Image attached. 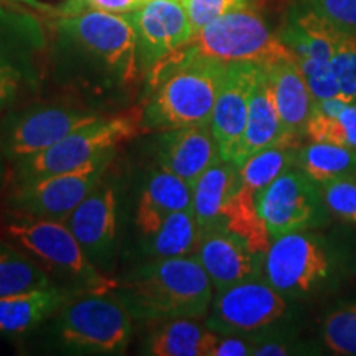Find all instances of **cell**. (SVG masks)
Here are the masks:
<instances>
[{
  "label": "cell",
  "instance_id": "24",
  "mask_svg": "<svg viewBox=\"0 0 356 356\" xmlns=\"http://www.w3.org/2000/svg\"><path fill=\"white\" fill-rule=\"evenodd\" d=\"M302 139L304 137L284 134L275 144L248 157L239 165V185L256 197L279 175L297 167V155L304 145Z\"/></svg>",
  "mask_w": 356,
  "mask_h": 356
},
{
  "label": "cell",
  "instance_id": "15",
  "mask_svg": "<svg viewBox=\"0 0 356 356\" xmlns=\"http://www.w3.org/2000/svg\"><path fill=\"white\" fill-rule=\"evenodd\" d=\"M193 256L210 275L216 292L244 280L262 277L264 256L256 254L244 239L225 225L203 229Z\"/></svg>",
  "mask_w": 356,
  "mask_h": 356
},
{
  "label": "cell",
  "instance_id": "22",
  "mask_svg": "<svg viewBox=\"0 0 356 356\" xmlns=\"http://www.w3.org/2000/svg\"><path fill=\"white\" fill-rule=\"evenodd\" d=\"M239 186V167L229 160H218L195 181L191 207L200 229L222 225V213Z\"/></svg>",
  "mask_w": 356,
  "mask_h": 356
},
{
  "label": "cell",
  "instance_id": "5",
  "mask_svg": "<svg viewBox=\"0 0 356 356\" xmlns=\"http://www.w3.org/2000/svg\"><path fill=\"white\" fill-rule=\"evenodd\" d=\"M6 231L13 241L37 257L44 270L68 280L78 292L115 289L118 280L99 273L63 221L19 215V220L8 222Z\"/></svg>",
  "mask_w": 356,
  "mask_h": 356
},
{
  "label": "cell",
  "instance_id": "25",
  "mask_svg": "<svg viewBox=\"0 0 356 356\" xmlns=\"http://www.w3.org/2000/svg\"><path fill=\"white\" fill-rule=\"evenodd\" d=\"M312 142H328L356 149V104L343 99L315 101L305 127Z\"/></svg>",
  "mask_w": 356,
  "mask_h": 356
},
{
  "label": "cell",
  "instance_id": "1",
  "mask_svg": "<svg viewBox=\"0 0 356 356\" xmlns=\"http://www.w3.org/2000/svg\"><path fill=\"white\" fill-rule=\"evenodd\" d=\"M213 282L195 256L155 257L115 284L114 293L134 320L162 323L207 317Z\"/></svg>",
  "mask_w": 356,
  "mask_h": 356
},
{
  "label": "cell",
  "instance_id": "28",
  "mask_svg": "<svg viewBox=\"0 0 356 356\" xmlns=\"http://www.w3.org/2000/svg\"><path fill=\"white\" fill-rule=\"evenodd\" d=\"M222 225L244 239L248 246L259 256L266 254L270 241H273L264 221L259 216V211H257L256 197L249 190L243 188L241 185L238 186L222 213Z\"/></svg>",
  "mask_w": 356,
  "mask_h": 356
},
{
  "label": "cell",
  "instance_id": "37",
  "mask_svg": "<svg viewBox=\"0 0 356 356\" xmlns=\"http://www.w3.org/2000/svg\"><path fill=\"white\" fill-rule=\"evenodd\" d=\"M147 0H71L61 12L79 10V8H97L113 13H131L140 8Z\"/></svg>",
  "mask_w": 356,
  "mask_h": 356
},
{
  "label": "cell",
  "instance_id": "33",
  "mask_svg": "<svg viewBox=\"0 0 356 356\" xmlns=\"http://www.w3.org/2000/svg\"><path fill=\"white\" fill-rule=\"evenodd\" d=\"M302 74H304L309 89L315 101L320 99H341L340 86H338L335 71L332 63L315 60H297Z\"/></svg>",
  "mask_w": 356,
  "mask_h": 356
},
{
  "label": "cell",
  "instance_id": "17",
  "mask_svg": "<svg viewBox=\"0 0 356 356\" xmlns=\"http://www.w3.org/2000/svg\"><path fill=\"white\" fill-rule=\"evenodd\" d=\"M159 165L184 178L193 188L195 181L213 163L221 160L210 124L163 131L157 144Z\"/></svg>",
  "mask_w": 356,
  "mask_h": 356
},
{
  "label": "cell",
  "instance_id": "35",
  "mask_svg": "<svg viewBox=\"0 0 356 356\" xmlns=\"http://www.w3.org/2000/svg\"><path fill=\"white\" fill-rule=\"evenodd\" d=\"M310 8L340 32L356 35V0H310Z\"/></svg>",
  "mask_w": 356,
  "mask_h": 356
},
{
  "label": "cell",
  "instance_id": "12",
  "mask_svg": "<svg viewBox=\"0 0 356 356\" xmlns=\"http://www.w3.org/2000/svg\"><path fill=\"white\" fill-rule=\"evenodd\" d=\"M129 17L137 32L139 60L149 73L178 55L193 37L184 0H147Z\"/></svg>",
  "mask_w": 356,
  "mask_h": 356
},
{
  "label": "cell",
  "instance_id": "32",
  "mask_svg": "<svg viewBox=\"0 0 356 356\" xmlns=\"http://www.w3.org/2000/svg\"><path fill=\"white\" fill-rule=\"evenodd\" d=\"M320 188L330 215L356 225V177L338 178L320 185Z\"/></svg>",
  "mask_w": 356,
  "mask_h": 356
},
{
  "label": "cell",
  "instance_id": "36",
  "mask_svg": "<svg viewBox=\"0 0 356 356\" xmlns=\"http://www.w3.org/2000/svg\"><path fill=\"white\" fill-rule=\"evenodd\" d=\"M257 335H221L218 333L210 356H246L252 355Z\"/></svg>",
  "mask_w": 356,
  "mask_h": 356
},
{
  "label": "cell",
  "instance_id": "14",
  "mask_svg": "<svg viewBox=\"0 0 356 356\" xmlns=\"http://www.w3.org/2000/svg\"><path fill=\"white\" fill-rule=\"evenodd\" d=\"M262 66L254 63H228L220 95L211 115V131L221 157L234 162L248 122L249 101Z\"/></svg>",
  "mask_w": 356,
  "mask_h": 356
},
{
  "label": "cell",
  "instance_id": "23",
  "mask_svg": "<svg viewBox=\"0 0 356 356\" xmlns=\"http://www.w3.org/2000/svg\"><path fill=\"white\" fill-rule=\"evenodd\" d=\"M216 332L202 327L195 318H175L162 325L147 338L145 351L154 356H210Z\"/></svg>",
  "mask_w": 356,
  "mask_h": 356
},
{
  "label": "cell",
  "instance_id": "21",
  "mask_svg": "<svg viewBox=\"0 0 356 356\" xmlns=\"http://www.w3.org/2000/svg\"><path fill=\"white\" fill-rule=\"evenodd\" d=\"M73 293V289L50 286L0 297V333L17 335L32 330L56 315Z\"/></svg>",
  "mask_w": 356,
  "mask_h": 356
},
{
  "label": "cell",
  "instance_id": "13",
  "mask_svg": "<svg viewBox=\"0 0 356 356\" xmlns=\"http://www.w3.org/2000/svg\"><path fill=\"white\" fill-rule=\"evenodd\" d=\"M63 222L97 269L113 262L118 238V198L113 185H97Z\"/></svg>",
  "mask_w": 356,
  "mask_h": 356
},
{
  "label": "cell",
  "instance_id": "20",
  "mask_svg": "<svg viewBox=\"0 0 356 356\" xmlns=\"http://www.w3.org/2000/svg\"><path fill=\"white\" fill-rule=\"evenodd\" d=\"M282 136V122H280L277 104H275L273 83H270L267 68L262 66L254 89H252L251 101H249L246 129H244L234 163L239 167L248 157L275 144Z\"/></svg>",
  "mask_w": 356,
  "mask_h": 356
},
{
  "label": "cell",
  "instance_id": "2",
  "mask_svg": "<svg viewBox=\"0 0 356 356\" xmlns=\"http://www.w3.org/2000/svg\"><path fill=\"white\" fill-rule=\"evenodd\" d=\"M226 65L184 48L152 71L154 95L142 109V129L170 131L210 124Z\"/></svg>",
  "mask_w": 356,
  "mask_h": 356
},
{
  "label": "cell",
  "instance_id": "30",
  "mask_svg": "<svg viewBox=\"0 0 356 356\" xmlns=\"http://www.w3.org/2000/svg\"><path fill=\"white\" fill-rule=\"evenodd\" d=\"M322 340L338 356H356V302L340 304L322 323Z\"/></svg>",
  "mask_w": 356,
  "mask_h": 356
},
{
  "label": "cell",
  "instance_id": "18",
  "mask_svg": "<svg viewBox=\"0 0 356 356\" xmlns=\"http://www.w3.org/2000/svg\"><path fill=\"white\" fill-rule=\"evenodd\" d=\"M193 188L184 178L159 167L147 178L137 204L136 222L144 236L157 231L172 213L191 208Z\"/></svg>",
  "mask_w": 356,
  "mask_h": 356
},
{
  "label": "cell",
  "instance_id": "26",
  "mask_svg": "<svg viewBox=\"0 0 356 356\" xmlns=\"http://www.w3.org/2000/svg\"><path fill=\"white\" fill-rule=\"evenodd\" d=\"M297 167L320 185L356 177V149L310 140L299 149Z\"/></svg>",
  "mask_w": 356,
  "mask_h": 356
},
{
  "label": "cell",
  "instance_id": "10",
  "mask_svg": "<svg viewBox=\"0 0 356 356\" xmlns=\"http://www.w3.org/2000/svg\"><path fill=\"white\" fill-rule=\"evenodd\" d=\"M256 207L273 239L292 231L323 228L332 218L320 184L299 167L284 172L259 191Z\"/></svg>",
  "mask_w": 356,
  "mask_h": 356
},
{
  "label": "cell",
  "instance_id": "4",
  "mask_svg": "<svg viewBox=\"0 0 356 356\" xmlns=\"http://www.w3.org/2000/svg\"><path fill=\"white\" fill-rule=\"evenodd\" d=\"M132 315L114 291L76 292L56 314V333L70 350L118 355L132 337Z\"/></svg>",
  "mask_w": 356,
  "mask_h": 356
},
{
  "label": "cell",
  "instance_id": "29",
  "mask_svg": "<svg viewBox=\"0 0 356 356\" xmlns=\"http://www.w3.org/2000/svg\"><path fill=\"white\" fill-rule=\"evenodd\" d=\"M53 286L40 262L10 244L0 243V297Z\"/></svg>",
  "mask_w": 356,
  "mask_h": 356
},
{
  "label": "cell",
  "instance_id": "9",
  "mask_svg": "<svg viewBox=\"0 0 356 356\" xmlns=\"http://www.w3.org/2000/svg\"><path fill=\"white\" fill-rule=\"evenodd\" d=\"M115 150L76 170L20 180L8 198V208L22 216L63 221L101 184Z\"/></svg>",
  "mask_w": 356,
  "mask_h": 356
},
{
  "label": "cell",
  "instance_id": "39",
  "mask_svg": "<svg viewBox=\"0 0 356 356\" xmlns=\"http://www.w3.org/2000/svg\"><path fill=\"white\" fill-rule=\"evenodd\" d=\"M293 346L289 341L282 340V338H269V337H262L261 343H259V337H257V345L254 353L256 356H284V355H291L293 353Z\"/></svg>",
  "mask_w": 356,
  "mask_h": 356
},
{
  "label": "cell",
  "instance_id": "38",
  "mask_svg": "<svg viewBox=\"0 0 356 356\" xmlns=\"http://www.w3.org/2000/svg\"><path fill=\"white\" fill-rule=\"evenodd\" d=\"M19 89V73L0 58V108L7 106L17 95Z\"/></svg>",
  "mask_w": 356,
  "mask_h": 356
},
{
  "label": "cell",
  "instance_id": "8",
  "mask_svg": "<svg viewBox=\"0 0 356 356\" xmlns=\"http://www.w3.org/2000/svg\"><path fill=\"white\" fill-rule=\"evenodd\" d=\"M58 29L79 48L99 60L121 81L131 84L139 78L137 32L129 13L97 8L61 12Z\"/></svg>",
  "mask_w": 356,
  "mask_h": 356
},
{
  "label": "cell",
  "instance_id": "34",
  "mask_svg": "<svg viewBox=\"0 0 356 356\" xmlns=\"http://www.w3.org/2000/svg\"><path fill=\"white\" fill-rule=\"evenodd\" d=\"M193 35L226 13L249 7V0H184Z\"/></svg>",
  "mask_w": 356,
  "mask_h": 356
},
{
  "label": "cell",
  "instance_id": "16",
  "mask_svg": "<svg viewBox=\"0 0 356 356\" xmlns=\"http://www.w3.org/2000/svg\"><path fill=\"white\" fill-rule=\"evenodd\" d=\"M99 118V114L91 111L61 106L33 109L13 122L7 136V152L19 160L40 154L65 139L68 134Z\"/></svg>",
  "mask_w": 356,
  "mask_h": 356
},
{
  "label": "cell",
  "instance_id": "7",
  "mask_svg": "<svg viewBox=\"0 0 356 356\" xmlns=\"http://www.w3.org/2000/svg\"><path fill=\"white\" fill-rule=\"evenodd\" d=\"M142 131V111L101 118L76 129L43 152L20 159L19 180L76 170L101 155L113 152Z\"/></svg>",
  "mask_w": 356,
  "mask_h": 356
},
{
  "label": "cell",
  "instance_id": "3",
  "mask_svg": "<svg viewBox=\"0 0 356 356\" xmlns=\"http://www.w3.org/2000/svg\"><path fill=\"white\" fill-rule=\"evenodd\" d=\"M343 270L345 256L337 243L312 229L274 238L262 261V277L289 300L330 291Z\"/></svg>",
  "mask_w": 356,
  "mask_h": 356
},
{
  "label": "cell",
  "instance_id": "19",
  "mask_svg": "<svg viewBox=\"0 0 356 356\" xmlns=\"http://www.w3.org/2000/svg\"><path fill=\"white\" fill-rule=\"evenodd\" d=\"M273 83L275 104L282 122V132L289 136L305 137L315 99L297 60L279 61L267 68Z\"/></svg>",
  "mask_w": 356,
  "mask_h": 356
},
{
  "label": "cell",
  "instance_id": "27",
  "mask_svg": "<svg viewBox=\"0 0 356 356\" xmlns=\"http://www.w3.org/2000/svg\"><path fill=\"white\" fill-rule=\"evenodd\" d=\"M200 229L193 207L172 213L154 234L147 236V252L154 257L193 256L197 251Z\"/></svg>",
  "mask_w": 356,
  "mask_h": 356
},
{
  "label": "cell",
  "instance_id": "40",
  "mask_svg": "<svg viewBox=\"0 0 356 356\" xmlns=\"http://www.w3.org/2000/svg\"><path fill=\"white\" fill-rule=\"evenodd\" d=\"M0 2H2V0H0Z\"/></svg>",
  "mask_w": 356,
  "mask_h": 356
},
{
  "label": "cell",
  "instance_id": "31",
  "mask_svg": "<svg viewBox=\"0 0 356 356\" xmlns=\"http://www.w3.org/2000/svg\"><path fill=\"white\" fill-rule=\"evenodd\" d=\"M332 66L341 99L356 104V35L338 30L333 42Z\"/></svg>",
  "mask_w": 356,
  "mask_h": 356
},
{
  "label": "cell",
  "instance_id": "6",
  "mask_svg": "<svg viewBox=\"0 0 356 356\" xmlns=\"http://www.w3.org/2000/svg\"><path fill=\"white\" fill-rule=\"evenodd\" d=\"M185 48L222 63H254L264 68L296 60L291 48L270 32L264 19L251 7L213 20L195 33Z\"/></svg>",
  "mask_w": 356,
  "mask_h": 356
},
{
  "label": "cell",
  "instance_id": "11",
  "mask_svg": "<svg viewBox=\"0 0 356 356\" xmlns=\"http://www.w3.org/2000/svg\"><path fill=\"white\" fill-rule=\"evenodd\" d=\"M207 327L221 335H262L291 310L287 297L264 277L249 279L216 292Z\"/></svg>",
  "mask_w": 356,
  "mask_h": 356
}]
</instances>
